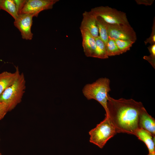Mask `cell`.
Wrapping results in <instances>:
<instances>
[{
	"label": "cell",
	"instance_id": "obj_1",
	"mask_svg": "<svg viewBox=\"0 0 155 155\" xmlns=\"http://www.w3.org/2000/svg\"><path fill=\"white\" fill-rule=\"evenodd\" d=\"M144 107L142 102L132 99H116L109 95L106 117H109L115 126L117 133L135 135L139 128V115Z\"/></svg>",
	"mask_w": 155,
	"mask_h": 155
},
{
	"label": "cell",
	"instance_id": "obj_2",
	"mask_svg": "<svg viewBox=\"0 0 155 155\" xmlns=\"http://www.w3.org/2000/svg\"><path fill=\"white\" fill-rule=\"evenodd\" d=\"M110 80L101 78L91 84H86L83 88L82 92L88 100L94 99L99 102L104 108L105 116H107V104L108 92L111 90Z\"/></svg>",
	"mask_w": 155,
	"mask_h": 155
},
{
	"label": "cell",
	"instance_id": "obj_3",
	"mask_svg": "<svg viewBox=\"0 0 155 155\" xmlns=\"http://www.w3.org/2000/svg\"><path fill=\"white\" fill-rule=\"evenodd\" d=\"M26 84L24 75L22 73L14 82L0 95V102L7 104L9 111L14 109L21 101L25 92Z\"/></svg>",
	"mask_w": 155,
	"mask_h": 155
},
{
	"label": "cell",
	"instance_id": "obj_4",
	"mask_svg": "<svg viewBox=\"0 0 155 155\" xmlns=\"http://www.w3.org/2000/svg\"><path fill=\"white\" fill-rule=\"evenodd\" d=\"M117 133L116 128L108 117L89 132V141L102 148L107 142Z\"/></svg>",
	"mask_w": 155,
	"mask_h": 155
},
{
	"label": "cell",
	"instance_id": "obj_5",
	"mask_svg": "<svg viewBox=\"0 0 155 155\" xmlns=\"http://www.w3.org/2000/svg\"><path fill=\"white\" fill-rule=\"evenodd\" d=\"M90 11L96 17H101L108 24L130 25L125 13L108 6L95 7Z\"/></svg>",
	"mask_w": 155,
	"mask_h": 155
},
{
	"label": "cell",
	"instance_id": "obj_6",
	"mask_svg": "<svg viewBox=\"0 0 155 155\" xmlns=\"http://www.w3.org/2000/svg\"><path fill=\"white\" fill-rule=\"evenodd\" d=\"M104 22L109 37L135 42L137 39L136 33L130 25L111 24L104 20Z\"/></svg>",
	"mask_w": 155,
	"mask_h": 155
},
{
	"label": "cell",
	"instance_id": "obj_7",
	"mask_svg": "<svg viewBox=\"0 0 155 155\" xmlns=\"http://www.w3.org/2000/svg\"><path fill=\"white\" fill-rule=\"evenodd\" d=\"M59 0H26L21 14L29 13L37 17L41 11L53 8Z\"/></svg>",
	"mask_w": 155,
	"mask_h": 155
},
{
	"label": "cell",
	"instance_id": "obj_8",
	"mask_svg": "<svg viewBox=\"0 0 155 155\" xmlns=\"http://www.w3.org/2000/svg\"><path fill=\"white\" fill-rule=\"evenodd\" d=\"M33 15L29 13L20 14L14 20V25L20 32L22 38L26 40H31L33 34L31 31Z\"/></svg>",
	"mask_w": 155,
	"mask_h": 155
},
{
	"label": "cell",
	"instance_id": "obj_9",
	"mask_svg": "<svg viewBox=\"0 0 155 155\" xmlns=\"http://www.w3.org/2000/svg\"><path fill=\"white\" fill-rule=\"evenodd\" d=\"M83 19L80 27V30H86L95 38L99 36L96 24V17L91 11H85L82 14Z\"/></svg>",
	"mask_w": 155,
	"mask_h": 155
},
{
	"label": "cell",
	"instance_id": "obj_10",
	"mask_svg": "<svg viewBox=\"0 0 155 155\" xmlns=\"http://www.w3.org/2000/svg\"><path fill=\"white\" fill-rule=\"evenodd\" d=\"M82 38V46L85 55L87 57H94L96 44L95 38L88 32L80 30Z\"/></svg>",
	"mask_w": 155,
	"mask_h": 155
},
{
	"label": "cell",
	"instance_id": "obj_11",
	"mask_svg": "<svg viewBox=\"0 0 155 155\" xmlns=\"http://www.w3.org/2000/svg\"><path fill=\"white\" fill-rule=\"evenodd\" d=\"M139 128L143 129L155 135V120L150 115L144 107L140 114L139 120Z\"/></svg>",
	"mask_w": 155,
	"mask_h": 155
},
{
	"label": "cell",
	"instance_id": "obj_12",
	"mask_svg": "<svg viewBox=\"0 0 155 155\" xmlns=\"http://www.w3.org/2000/svg\"><path fill=\"white\" fill-rule=\"evenodd\" d=\"M13 73L4 71L0 73V95L16 80L20 74L18 66Z\"/></svg>",
	"mask_w": 155,
	"mask_h": 155
},
{
	"label": "cell",
	"instance_id": "obj_13",
	"mask_svg": "<svg viewBox=\"0 0 155 155\" xmlns=\"http://www.w3.org/2000/svg\"><path fill=\"white\" fill-rule=\"evenodd\" d=\"M146 144L149 152H155V136L148 131L142 128H139L135 135Z\"/></svg>",
	"mask_w": 155,
	"mask_h": 155
},
{
	"label": "cell",
	"instance_id": "obj_14",
	"mask_svg": "<svg viewBox=\"0 0 155 155\" xmlns=\"http://www.w3.org/2000/svg\"><path fill=\"white\" fill-rule=\"evenodd\" d=\"M0 9L7 12L13 17L14 20L17 19L18 16L13 0H1Z\"/></svg>",
	"mask_w": 155,
	"mask_h": 155
},
{
	"label": "cell",
	"instance_id": "obj_15",
	"mask_svg": "<svg viewBox=\"0 0 155 155\" xmlns=\"http://www.w3.org/2000/svg\"><path fill=\"white\" fill-rule=\"evenodd\" d=\"M96 49L94 57L101 59L108 58L106 51V45L99 36L95 38Z\"/></svg>",
	"mask_w": 155,
	"mask_h": 155
},
{
	"label": "cell",
	"instance_id": "obj_16",
	"mask_svg": "<svg viewBox=\"0 0 155 155\" xmlns=\"http://www.w3.org/2000/svg\"><path fill=\"white\" fill-rule=\"evenodd\" d=\"M96 22L98 29L99 36L106 45L109 36L104 24V20L101 17H97L96 18Z\"/></svg>",
	"mask_w": 155,
	"mask_h": 155
},
{
	"label": "cell",
	"instance_id": "obj_17",
	"mask_svg": "<svg viewBox=\"0 0 155 155\" xmlns=\"http://www.w3.org/2000/svg\"><path fill=\"white\" fill-rule=\"evenodd\" d=\"M106 47L107 54L108 57L121 54L114 40L109 37L106 45Z\"/></svg>",
	"mask_w": 155,
	"mask_h": 155
},
{
	"label": "cell",
	"instance_id": "obj_18",
	"mask_svg": "<svg viewBox=\"0 0 155 155\" xmlns=\"http://www.w3.org/2000/svg\"><path fill=\"white\" fill-rule=\"evenodd\" d=\"M113 39L119 49L121 54L129 50L133 44L135 42H134L128 40Z\"/></svg>",
	"mask_w": 155,
	"mask_h": 155
},
{
	"label": "cell",
	"instance_id": "obj_19",
	"mask_svg": "<svg viewBox=\"0 0 155 155\" xmlns=\"http://www.w3.org/2000/svg\"><path fill=\"white\" fill-rule=\"evenodd\" d=\"M148 48L150 53L149 56H144L143 59L147 61L152 66L155 68V44L151 45Z\"/></svg>",
	"mask_w": 155,
	"mask_h": 155
},
{
	"label": "cell",
	"instance_id": "obj_20",
	"mask_svg": "<svg viewBox=\"0 0 155 155\" xmlns=\"http://www.w3.org/2000/svg\"><path fill=\"white\" fill-rule=\"evenodd\" d=\"M144 43L146 45L147 43H149L152 45L155 44V18L153 20V23L152 27V31L150 37L147 38L144 41Z\"/></svg>",
	"mask_w": 155,
	"mask_h": 155
},
{
	"label": "cell",
	"instance_id": "obj_21",
	"mask_svg": "<svg viewBox=\"0 0 155 155\" xmlns=\"http://www.w3.org/2000/svg\"><path fill=\"white\" fill-rule=\"evenodd\" d=\"M8 107L4 102H0V120L3 119L9 112Z\"/></svg>",
	"mask_w": 155,
	"mask_h": 155
},
{
	"label": "cell",
	"instance_id": "obj_22",
	"mask_svg": "<svg viewBox=\"0 0 155 155\" xmlns=\"http://www.w3.org/2000/svg\"><path fill=\"white\" fill-rule=\"evenodd\" d=\"M26 0H13L18 15L20 14Z\"/></svg>",
	"mask_w": 155,
	"mask_h": 155
},
{
	"label": "cell",
	"instance_id": "obj_23",
	"mask_svg": "<svg viewBox=\"0 0 155 155\" xmlns=\"http://www.w3.org/2000/svg\"><path fill=\"white\" fill-rule=\"evenodd\" d=\"M138 4H144L146 5H150L153 3L154 0H136Z\"/></svg>",
	"mask_w": 155,
	"mask_h": 155
},
{
	"label": "cell",
	"instance_id": "obj_24",
	"mask_svg": "<svg viewBox=\"0 0 155 155\" xmlns=\"http://www.w3.org/2000/svg\"><path fill=\"white\" fill-rule=\"evenodd\" d=\"M148 155H155V152L153 153L149 152Z\"/></svg>",
	"mask_w": 155,
	"mask_h": 155
},
{
	"label": "cell",
	"instance_id": "obj_25",
	"mask_svg": "<svg viewBox=\"0 0 155 155\" xmlns=\"http://www.w3.org/2000/svg\"><path fill=\"white\" fill-rule=\"evenodd\" d=\"M0 155H2L1 153L0 152Z\"/></svg>",
	"mask_w": 155,
	"mask_h": 155
},
{
	"label": "cell",
	"instance_id": "obj_26",
	"mask_svg": "<svg viewBox=\"0 0 155 155\" xmlns=\"http://www.w3.org/2000/svg\"><path fill=\"white\" fill-rule=\"evenodd\" d=\"M1 0H0V2Z\"/></svg>",
	"mask_w": 155,
	"mask_h": 155
}]
</instances>
